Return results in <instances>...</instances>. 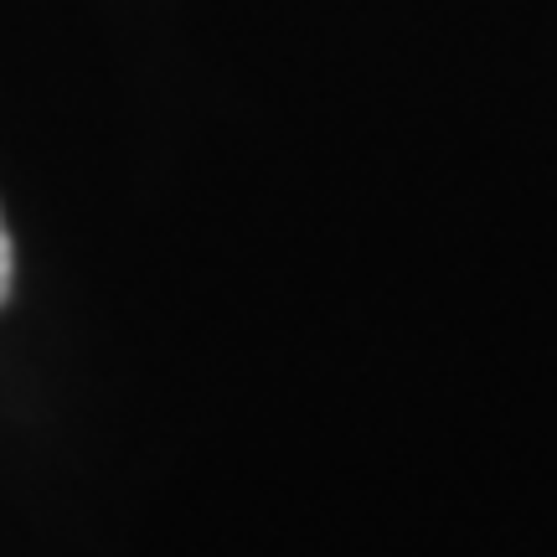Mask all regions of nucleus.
Segmentation results:
<instances>
[{"label": "nucleus", "instance_id": "f257e3e1", "mask_svg": "<svg viewBox=\"0 0 557 557\" xmlns=\"http://www.w3.org/2000/svg\"><path fill=\"white\" fill-rule=\"evenodd\" d=\"M11 284H16V248H11V233H5V222H0V310H5V299H11Z\"/></svg>", "mask_w": 557, "mask_h": 557}]
</instances>
